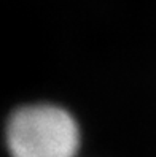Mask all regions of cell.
Wrapping results in <instances>:
<instances>
[{"mask_svg": "<svg viewBox=\"0 0 156 157\" xmlns=\"http://www.w3.org/2000/svg\"><path fill=\"white\" fill-rule=\"evenodd\" d=\"M6 143L13 157H75L80 130L73 116L56 105H29L11 116Z\"/></svg>", "mask_w": 156, "mask_h": 157, "instance_id": "1", "label": "cell"}]
</instances>
